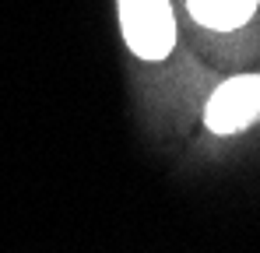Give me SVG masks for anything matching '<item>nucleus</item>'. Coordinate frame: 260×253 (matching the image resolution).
<instances>
[{
    "instance_id": "obj_3",
    "label": "nucleus",
    "mask_w": 260,
    "mask_h": 253,
    "mask_svg": "<svg viewBox=\"0 0 260 253\" xmlns=\"http://www.w3.org/2000/svg\"><path fill=\"white\" fill-rule=\"evenodd\" d=\"M253 11H257V0H190V14L218 32L239 28L243 21H250Z\"/></svg>"
},
{
    "instance_id": "obj_1",
    "label": "nucleus",
    "mask_w": 260,
    "mask_h": 253,
    "mask_svg": "<svg viewBox=\"0 0 260 253\" xmlns=\"http://www.w3.org/2000/svg\"><path fill=\"white\" fill-rule=\"evenodd\" d=\"M123 39L141 60H162L176 39L169 0H120Z\"/></svg>"
},
{
    "instance_id": "obj_2",
    "label": "nucleus",
    "mask_w": 260,
    "mask_h": 253,
    "mask_svg": "<svg viewBox=\"0 0 260 253\" xmlns=\"http://www.w3.org/2000/svg\"><path fill=\"white\" fill-rule=\"evenodd\" d=\"M215 134H236L260 120V74H243L218 88L204 113Z\"/></svg>"
}]
</instances>
